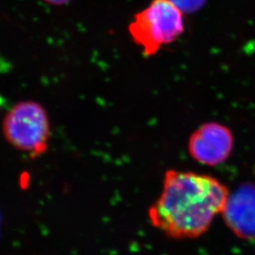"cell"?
<instances>
[{
    "label": "cell",
    "mask_w": 255,
    "mask_h": 255,
    "mask_svg": "<svg viewBox=\"0 0 255 255\" xmlns=\"http://www.w3.org/2000/svg\"><path fill=\"white\" fill-rule=\"evenodd\" d=\"M233 146L234 136L230 128L217 122H209L192 133L188 151L198 163L215 166L228 159Z\"/></svg>",
    "instance_id": "4"
},
{
    "label": "cell",
    "mask_w": 255,
    "mask_h": 255,
    "mask_svg": "<svg viewBox=\"0 0 255 255\" xmlns=\"http://www.w3.org/2000/svg\"><path fill=\"white\" fill-rule=\"evenodd\" d=\"M228 228L239 238L255 239V185L244 183L229 195L222 211Z\"/></svg>",
    "instance_id": "5"
},
{
    "label": "cell",
    "mask_w": 255,
    "mask_h": 255,
    "mask_svg": "<svg viewBox=\"0 0 255 255\" xmlns=\"http://www.w3.org/2000/svg\"><path fill=\"white\" fill-rule=\"evenodd\" d=\"M184 31L183 14L169 0H152L135 14L128 32L146 56H153Z\"/></svg>",
    "instance_id": "2"
},
{
    "label": "cell",
    "mask_w": 255,
    "mask_h": 255,
    "mask_svg": "<svg viewBox=\"0 0 255 255\" xmlns=\"http://www.w3.org/2000/svg\"><path fill=\"white\" fill-rule=\"evenodd\" d=\"M229 195L226 185L209 175L170 169L161 195L148 209V219L166 237L198 238L222 213Z\"/></svg>",
    "instance_id": "1"
},
{
    "label": "cell",
    "mask_w": 255,
    "mask_h": 255,
    "mask_svg": "<svg viewBox=\"0 0 255 255\" xmlns=\"http://www.w3.org/2000/svg\"><path fill=\"white\" fill-rule=\"evenodd\" d=\"M182 13L196 12L205 5L207 0H169Z\"/></svg>",
    "instance_id": "6"
},
{
    "label": "cell",
    "mask_w": 255,
    "mask_h": 255,
    "mask_svg": "<svg viewBox=\"0 0 255 255\" xmlns=\"http://www.w3.org/2000/svg\"><path fill=\"white\" fill-rule=\"evenodd\" d=\"M3 134L8 143L29 154L44 153L50 138L46 109L36 101H20L3 120Z\"/></svg>",
    "instance_id": "3"
},
{
    "label": "cell",
    "mask_w": 255,
    "mask_h": 255,
    "mask_svg": "<svg viewBox=\"0 0 255 255\" xmlns=\"http://www.w3.org/2000/svg\"><path fill=\"white\" fill-rule=\"evenodd\" d=\"M49 4H52V5H56V6H62V5H65L67 3H69L71 0H44Z\"/></svg>",
    "instance_id": "7"
}]
</instances>
